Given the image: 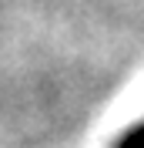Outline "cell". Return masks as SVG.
I'll return each mask as SVG.
<instances>
[{"instance_id":"1","label":"cell","mask_w":144,"mask_h":148,"mask_svg":"<svg viewBox=\"0 0 144 148\" xmlns=\"http://www.w3.org/2000/svg\"><path fill=\"white\" fill-rule=\"evenodd\" d=\"M114 148H144V121L141 125H134V128H127L121 138H117Z\"/></svg>"}]
</instances>
